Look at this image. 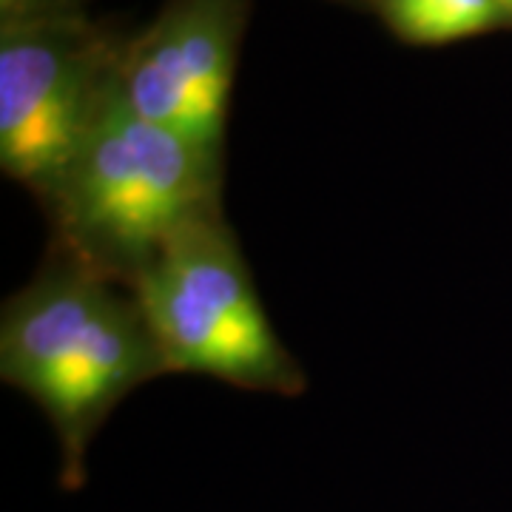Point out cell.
<instances>
[{
  "instance_id": "7a4b0ae2",
  "label": "cell",
  "mask_w": 512,
  "mask_h": 512,
  "mask_svg": "<svg viewBox=\"0 0 512 512\" xmlns=\"http://www.w3.org/2000/svg\"><path fill=\"white\" fill-rule=\"evenodd\" d=\"M40 205L52 251L134 288L174 239L222 214V157L143 120L117 80L89 140Z\"/></svg>"
},
{
  "instance_id": "277c9868",
  "label": "cell",
  "mask_w": 512,
  "mask_h": 512,
  "mask_svg": "<svg viewBox=\"0 0 512 512\" xmlns=\"http://www.w3.org/2000/svg\"><path fill=\"white\" fill-rule=\"evenodd\" d=\"M120 80L63 20H12L0 40V168L37 202L89 140Z\"/></svg>"
},
{
  "instance_id": "3957f363",
  "label": "cell",
  "mask_w": 512,
  "mask_h": 512,
  "mask_svg": "<svg viewBox=\"0 0 512 512\" xmlns=\"http://www.w3.org/2000/svg\"><path fill=\"white\" fill-rule=\"evenodd\" d=\"M168 373L299 396L308 379L276 336L237 234L214 214L177 237L131 288Z\"/></svg>"
},
{
  "instance_id": "52a82bcc",
  "label": "cell",
  "mask_w": 512,
  "mask_h": 512,
  "mask_svg": "<svg viewBox=\"0 0 512 512\" xmlns=\"http://www.w3.org/2000/svg\"><path fill=\"white\" fill-rule=\"evenodd\" d=\"M3 3V9L6 12H12V20H18V15L26 9V6H32L35 0H0Z\"/></svg>"
},
{
  "instance_id": "8992f818",
  "label": "cell",
  "mask_w": 512,
  "mask_h": 512,
  "mask_svg": "<svg viewBox=\"0 0 512 512\" xmlns=\"http://www.w3.org/2000/svg\"><path fill=\"white\" fill-rule=\"evenodd\" d=\"M387 26L416 46H444L495 29L498 0H379Z\"/></svg>"
},
{
  "instance_id": "5b68a950",
  "label": "cell",
  "mask_w": 512,
  "mask_h": 512,
  "mask_svg": "<svg viewBox=\"0 0 512 512\" xmlns=\"http://www.w3.org/2000/svg\"><path fill=\"white\" fill-rule=\"evenodd\" d=\"M237 40V0H177L120 66L126 103L222 157Z\"/></svg>"
},
{
  "instance_id": "6da1fadb",
  "label": "cell",
  "mask_w": 512,
  "mask_h": 512,
  "mask_svg": "<svg viewBox=\"0 0 512 512\" xmlns=\"http://www.w3.org/2000/svg\"><path fill=\"white\" fill-rule=\"evenodd\" d=\"M168 373L131 288L52 251L0 316V376L35 402L60 444V484H86V453L111 410Z\"/></svg>"
},
{
  "instance_id": "ba28073f",
  "label": "cell",
  "mask_w": 512,
  "mask_h": 512,
  "mask_svg": "<svg viewBox=\"0 0 512 512\" xmlns=\"http://www.w3.org/2000/svg\"><path fill=\"white\" fill-rule=\"evenodd\" d=\"M498 6H501V12H504V18L512 20V0H498Z\"/></svg>"
}]
</instances>
